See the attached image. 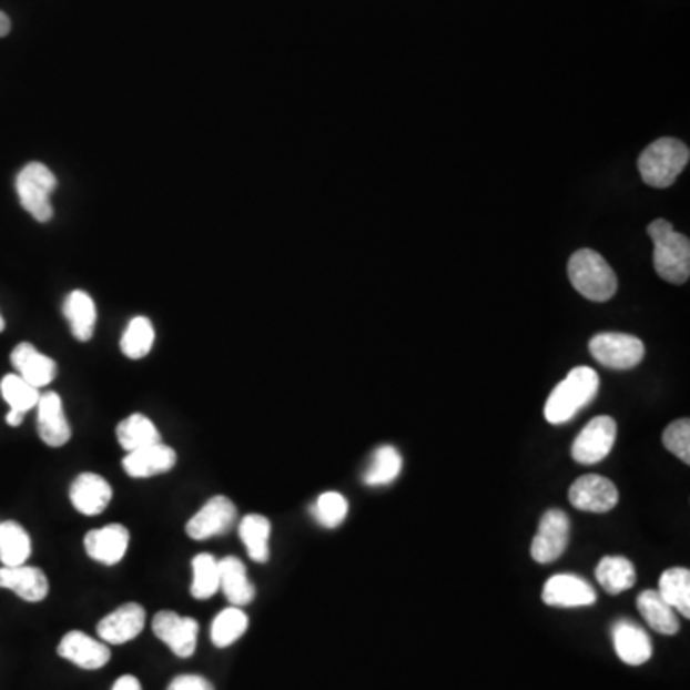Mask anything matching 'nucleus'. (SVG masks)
I'll return each instance as SVG.
<instances>
[{"label":"nucleus","mask_w":690,"mask_h":690,"mask_svg":"<svg viewBox=\"0 0 690 690\" xmlns=\"http://www.w3.org/2000/svg\"><path fill=\"white\" fill-rule=\"evenodd\" d=\"M155 332L154 326L146 317H134L129 323L128 328L123 332L121 338V352L129 359H142L149 355L152 345H154Z\"/></svg>","instance_id":"nucleus-32"},{"label":"nucleus","mask_w":690,"mask_h":690,"mask_svg":"<svg viewBox=\"0 0 690 690\" xmlns=\"http://www.w3.org/2000/svg\"><path fill=\"white\" fill-rule=\"evenodd\" d=\"M571 286L591 302H608L618 290V276L595 250H579L568 263Z\"/></svg>","instance_id":"nucleus-4"},{"label":"nucleus","mask_w":690,"mask_h":690,"mask_svg":"<svg viewBox=\"0 0 690 690\" xmlns=\"http://www.w3.org/2000/svg\"><path fill=\"white\" fill-rule=\"evenodd\" d=\"M589 352L605 367L629 371L637 367L645 357V344L631 334L605 332L589 342Z\"/></svg>","instance_id":"nucleus-6"},{"label":"nucleus","mask_w":690,"mask_h":690,"mask_svg":"<svg viewBox=\"0 0 690 690\" xmlns=\"http://www.w3.org/2000/svg\"><path fill=\"white\" fill-rule=\"evenodd\" d=\"M144 623H146L144 608L136 602H128L108 613L104 620H100L97 633L106 645H123L136 639L142 633Z\"/></svg>","instance_id":"nucleus-12"},{"label":"nucleus","mask_w":690,"mask_h":690,"mask_svg":"<svg viewBox=\"0 0 690 690\" xmlns=\"http://www.w3.org/2000/svg\"><path fill=\"white\" fill-rule=\"evenodd\" d=\"M4 326H7V324H4V318L0 317V332L4 331Z\"/></svg>","instance_id":"nucleus-41"},{"label":"nucleus","mask_w":690,"mask_h":690,"mask_svg":"<svg viewBox=\"0 0 690 690\" xmlns=\"http://www.w3.org/2000/svg\"><path fill=\"white\" fill-rule=\"evenodd\" d=\"M0 394L4 397V402L10 405V409L22 410V413H28V410L37 407V403L41 399L39 389L23 380L20 374L4 376L0 382Z\"/></svg>","instance_id":"nucleus-34"},{"label":"nucleus","mask_w":690,"mask_h":690,"mask_svg":"<svg viewBox=\"0 0 690 690\" xmlns=\"http://www.w3.org/2000/svg\"><path fill=\"white\" fill-rule=\"evenodd\" d=\"M655 242L656 273L671 284H684L690 276V242L684 234L673 231L666 219H656L648 225Z\"/></svg>","instance_id":"nucleus-2"},{"label":"nucleus","mask_w":690,"mask_h":690,"mask_svg":"<svg viewBox=\"0 0 690 690\" xmlns=\"http://www.w3.org/2000/svg\"><path fill=\"white\" fill-rule=\"evenodd\" d=\"M23 418H26V413L22 410L10 409L7 415V424L8 426H20L23 423Z\"/></svg>","instance_id":"nucleus-39"},{"label":"nucleus","mask_w":690,"mask_h":690,"mask_svg":"<svg viewBox=\"0 0 690 690\" xmlns=\"http://www.w3.org/2000/svg\"><path fill=\"white\" fill-rule=\"evenodd\" d=\"M54 189H57V176L43 163H28L16 179V191L20 196V204L39 223H47L54 215V210L50 204V196Z\"/></svg>","instance_id":"nucleus-5"},{"label":"nucleus","mask_w":690,"mask_h":690,"mask_svg":"<svg viewBox=\"0 0 690 690\" xmlns=\"http://www.w3.org/2000/svg\"><path fill=\"white\" fill-rule=\"evenodd\" d=\"M663 447L684 465H690V420L681 418L663 430Z\"/></svg>","instance_id":"nucleus-36"},{"label":"nucleus","mask_w":690,"mask_h":690,"mask_svg":"<svg viewBox=\"0 0 690 690\" xmlns=\"http://www.w3.org/2000/svg\"><path fill=\"white\" fill-rule=\"evenodd\" d=\"M247 616L240 610L239 606H231L223 612L217 613L213 620L212 642L217 648H226L239 641L242 635L246 633Z\"/></svg>","instance_id":"nucleus-33"},{"label":"nucleus","mask_w":690,"mask_h":690,"mask_svg":"<svg viewBox=\"0 0 690 690\" xmlns=\"http://www.w3.org/2000/svg\"><path fill=\"white\" fill-rule=\"evenodd\" d=\"M112 497V486L99 474H79L70 487L71 505L78 513L85 516L104 513Z\"/></svg>","instance_id":"nucleus-16"},{"label":"nucleus","mask_w":690,"mask_h":690,"mask_svg":"<svg viewBox=\"0 0 690 690\" xmlns=\"http://www.w3.org/2000/svg\"><path fill=\"white\" fill-rule=\"evenodd\" d=\"M58 655L81 669L104 668L112 658L106 642L97 641L81 631L65 633L64 639L58 645Z\"/></svg>","instance_id":"nucleus-15"},{"label":"nucleus","mask_w":690,"mask_h":690,"mask_svg":"<svg viewBox=\"0 0 690 690\" xmlns=\"http://www.w3.org/2000/svg\"><path fill=\"white\" fill-rule=\"evenodd\" d=\"M568 497L578 510L602 515L618 505L620 494L610 479L599 474H587L571 484Z\"/></svg>","instance_id":"nucleus-11"},{"label":"nucleus","mask_w":690,"mask_h":690,"mask_svg":"<svg viewBox=\"0 0 690 690\" xmlns=\"http://www.w3.org/2000/svg\"><path fill=\"white\" fill-rule=\"evenodd\" d=\"M175 465L176 453L163 442L134 449L123 458V470L131 478H152L158 474L170 473Z\"/></svg>","instance_id":"nucleus-18"},{"label":"nucleus","mask_w":690,"mask_h":690,"mask_svg":"<svg viewBox=\"0 0 690 690\" xmlns=\"http://www.w3.org/2000/svg\"><path fill=\"white\" fill-rule=\"evenodd\" d=\"M570 542V518L562 510L552 508L545 513L531 542V557L539 564H550L562 557Z\"/></svg>","instance_id":"nucleus-9"},{"label":"nucleus","mask_w":690,"mask_h":690,"mask_svg":"<svg viewBox=\"0 0 690 690\" xmlns=\"http://www.w3.org/2000/svg\"><path fill=\"white\" fill-rule=\"evenodd\" d=\"M64 315L70 321L71 334L75 339L89 342L92 338L97 326V305L87 292L83 290L71 292L64 303Z\"/></svg>","instance_id":"nucleus-23"},{"label":"nucleus","mask_w":690,"mask_h":690,"mask_svg":"<svg viewBox=\"0 0 690 690\" xmlns=\"http://www.w3.org/2000/svg\"><path fill=\"white\" fill-rule=\"evenodd\" d=\"M658 592L676 612L690 618V571L687 568H669L663 571Z\"/></svg>","instance_id":"nucleus-28"},{"label":"nucleus","mask_w":690,"mask_h":690,"mask_svg":"<svg viewBox=\"0 0 690 690\" xmlns=\"http://www.w3.org/2000/svg\"><path fill=\"white\" fill-rule=\"evenodd\" d=\"M112 690H142V687L136 677L123 676L113 683Z\"/></svg>","instance_id":"nucleus-38"},{"label":"nucleus","mask_w":690,"mask_h":690,"mask_svg":"<svg viewBox=\"0 0 690 690\" xmlns=\"http://www.w3.org/2000/svg\"><path fill=\"white\" fill-rule=\"evenodd\" d=\"M542 602L555 608H581L597 602V592L591 584L571 574H560L542 587Z\"/></svg>","instance_id":"nucleus-13"},{"label":"nucleus","mask_w":690,"mask_h":690,"mask_svg":"<svg viewBox=\"0 0 690 690\" xmlns=\"http://www.w3.org/2000/svg\"><path fill=\"white\" fill-rule=\"evenodd\" d=\"M597 581L608 595H620L637 581L633 564L623 557H605L597 566Z\"/></svg>","instance_id":"nucleus-26"},{"label":"nucleus","mask_w":690,"mask_h":690,"mask_svg":"<svg viewBox=\"0 0 690 690\" xmlns=\"http://www.w3.org/2000/svg\"><path fill=\"white\" fill-rule=\"evenodd\" d=\"M10 28H12V23H10V18H8L4 12H0V39L2 37H7L10 33Z\"/></svg>","instance_id":"nucleus-40"},{"label":"nucleus","mask_w":690,"mask_h":690,"mask_svg":"<svg viewBox=\"0 0 690 690\" xmlns=\"http://www.w3.org/2000/svg\"><path fill=\"white\" fill-rule=\"evenodd\" d=\"M0 589L16 592L26 602H41L49 595V579L37 566H14L0 568Z\"/></svg>","instance_id":"nucleus-19"},{"label":"nucleus","mask_w":690,"mask_h":690,"mask_svg":"<svg viewBox=\"0 0 690 690\" xmlns=\"http://www.w3.org/2000/svg\"><path fill=\"white\" fill-rule=\"evenodd\" d=\"M239 536L254 562L265 564L268 560V537L271 521L265 516L247 515L239 526Z\"/></svg>","instance_id":"nucleus-27"},{"label":"nucleus","mask_w":690,"mask_h":690,"mask_svg":"<svg viewBox=\"0 0 690 690\" xmlns=\"http://www.w3.org/2000/svg\"><path fill=\"white\" fill-rule=\"evenodd\" d=\"M600 378L589 367H576L564 378L545 405V418L547 423L566 424L570 423L579 410L585 409L595 399L599 392Z\"/></svg>","instance_id":"nucleus-1"},{"label":"nucleus","mask_w":690,"mask_h":690,"mask_svg":"<svg viewBox=\"0 0 690 690\" xmlns=\"http://www.w3.org/2000/svg\"><path fill=\"white\" fill-rule=\"evenodd\" d=\"M618 436V424L612 416H597L579 432L571 445V457L579 465H597L605 460Z\"/></svg>","instance_id":"nucleus-7"},{"label":"nucleus","mask_w":690,"mask_h":690,"mask_svg":"<svg viewBox=\"0 0 690 690\" xmlns=\"http://www.w3.org/2000/svg\"><path fill=\"white\" fill-rule=\"evenodd\" d=\"M31 555V539L18 521L0 524V562L14 568L22 566Z\"/></svg>","instance_id":"nucleus-29"},{"label":"nucleus","mask_w":690,"mask_h":690,"mask_svg":"<svg viewBox=\"0 0 690 690\" xmlns=\"http://www.w3.org/2000/svg\"><path fill=\"white\" fill-rule=\"evenodd\" d=\"M637 608L648 626L662 635H676L679 631L677 612L658 591H645L637 599Z\"/></svg>","instance_id":"nucleus-24"},{"label":"nucleus","mask_w":690,"mask_h":690,"mask_svg":"<svg viewBox=\"0 0 690 690\" xmlns=\"http://www.w3.org/2000/svg\"><path fill=\"white\" fill-rule=\"evenodd\" d=\"M403 470V458L399 451L392 445H382L376 449L373 460L365 470L363 481L371 487L389 486L392 481L399 478Z\"/></svg>","instance_id":"nucleus-30"},{"label":"nucleus","mask_w":690,"mask_h":690,"mask_svg":"<svg viewBox=\"0 0 690 690\" xmlns=\"http://www.w3.org/2000/svg\"><path fill=\"white\" fill-rule=\"evenodd\" d=\"M349 513V505L344 495L336 491H326L318 497L315 507H313V516L317 518L318 524L324 528H338L339 524L345 520V516Z\"/></svg>","instance_id":"nucleus-35"},{"label":"nucleus","mask_w":690,"mask_h":690,"mask_svg":"<svg viewBox=\"0 0 690 690\" xmlns=\"http://www.w3.org/2000/svg\"><path fill=\"white\" fill-rule=\"evenodd\" d=\"M689 160L687 144L671 136H663L645 149L639 158V173L648 186L668 189L683 173Z\"/></svg>","instance_id":"nucleus-3"},{"label":"nucleus","mask_w":690,"mask_h":690,"mask_svg":"<svg viewBox=\"0 0 690 690\" xmlns=\"http://www.w3.org/2000/svg\"><path fill=\"white\" fill-rule=\"evenodd\" d=\"M168 690H213V684L200 676H179L171 681Z\"/></svg>","instance_id":"nucleus-37"},{"label":"nucleus","mask_w":690,"mask_h":690,"mask_svg":"<svg viewBox=\"0 0 690 690\" xmlns=\"http://www.w3.org/2000/svg\"><path fill=\"white\" fill-rule=\"evenodd\" d=\"M10 361L23 380L29 382L37 389L49 386L50 382L57 378L58 367L54 359L37 352L35 345L28 344V342L16 345Z\"/></svg>","instance_id":"nucleus-21"},{"label":"nucleus","mask_w":690,"mask_h":690,"mask_svg":"<svg viewBox=\"0 0 690 690\" xmlns=\"http://www.w3.org/2000/svg\"><path fill=\"white\" fill-rule=\"evenodd\" d=\"M613 648L621 662L627 666H642L652 658V641L647 631L633 621H616L612 627Z\"/></svg>","instance_id":"nucleus-20"},{"label":"nucleus","mask_w":690,"mask_h":690,"mask_svg":"<svg viewBox=\"0 0 690 690\" xmlns=\"http://www.w3.org/2000/svg\"><path fill=\"white\" fill-rule=\"evenodd\" d=\"M129 529L121 524L92 529L85 536L87 555L100 564L113 566L121 562L129 549Z\"/></svg>","instance_id":"nucleus-17"},{"label":"nucleus","mask_w":690,"mask_h":690,"mask_svg":"<svg viewBox=\"0 0 690 690\" xmlns=\"http://www.w3.org/2000/svg\"><path fill=\"white\" fill-rule=\"evenodd\" d=\"M217 564L221 591L226 600L239 608L250 605L255 599V587L247 578L246 566L236 557L223 558Z\"/></svg>","instance_id":"nucleus-22"},{"label":"nucleus","mask_w":690,"mask_h":690,"mask_svg":"<svg viewBox=\"0 0 690 690\" xmlns=\"http://www.w3.org/2000/svg\"><path fill=\"white\" fill-rule=\"evenodd\" d=\"M219 589H221V579H219L217 560L207 552L194 557L192 560V597L197 600L212 599Z\"/></svg>","instance_id":"nucleus-31"},{"label":"nucleus","mask_w":690,"mask_h":690,"mask_svg":"<svg viewBox=\"0 0 690 690\" xmlns=\"http://www.w3.org/2000/svg\"><path fill=\"white\" fill-rule=\"evenodd\" d=\"M239 518L236 507L231 499L226 497H213L207 500L204 507L197 510L186 524V534L194 541H205L212 537L225 536L234 528Z\"/></svg>","instance_id":"nucleus-8"},{"label":"nucleus","mask_w":690,"mask_h":690,"mask_svg":"<svg viewBox=\"0 0 690 690\" xmlns=\"http://www.w3.org/2000/svg\"><path fill=\"white\" fill-rule=\"evenodd\" d=\"M115 436L121 447L128 453L162 442V434L155 428V424L150 420L149 416L139 415V413L121 420Z\"/></svg>","instance_id":"nucleus-25"},{"label":"nucleus","mask_w":690,"mask_h":690,"mask_svg":"<svg viewBox=\"0 0 690 690\" xmlns=\"http://www.w3.org/2000/svg\"><path fill=\"white\" fill-rule=\"evenodd\" d=\"M37 430L49 447H62L71 439V426L57 392L41 395L37 403Z\"/></svg>","instance_id":"nucleus-14"},{"label":"nucleus","mask_w":690,"mask_h":690,"mask_svg":"<svg viewBox=\"0 0 690 690\" xmlns=\"http://www.w3.org/2000/svg\"><path fill=\"white\" fill-rule=\"evenodd\" d=\"M152 631L179 658H191L196 652L200 626L192 618H183L176 612L163 610V612L155 613Z\"/></svg>","instance_id":"nucleus-10"}]
</instances>
